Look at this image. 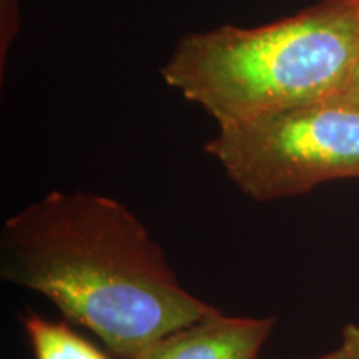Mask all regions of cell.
Segmentation results:
<instances>
[{
  "label": "cell",
  "instance_id": "ba28073f",
  "mask_svg": "<svg viewBox=\"0 0 359 359\" xmlns=\"http://www.w3.org/2000/svg\"><path fill=\"white\" fill-rule=\"evenodd\" d=\"M341 346L351 354L354 359H359V325H348L341 334Z\"/></svg>",
  "mask_w": 359,
  "mask_h": 359
},
{
  "label": "cell",
  "instance_id": "277c9868",
  "mask_svg": "<svg viewBox=\"0 0 359 359\" xmlns=\"http://www.w3.org/2000/svg\"><path fill=\"white\" fill-rule=\"evenodd\" d=\"M275 325L273 316H226L217 311L172 331L133 359H262Z\"/></svg>",
  "mask_w": 359,
  "mask_h": 359
},
{
  "label": "cell",
  "instance_id": "52a82bcc",
  "mask_svg": "<svg viewBox=\"0 0 359 359\" xmlns=\"http://www.w3.org/2000/svg\"><path fill=\"white\" fill-rule=\"evenodd\" d=\"M338 100L353 103V105L359 107V53L356 58V64H354V69L351 72V77H349L346 87H344L343 92L339 93V97H336Z\"/></svg>",
  "mask_w": 359,
  "mask_h": 359
},
{
  "label": "cell",
  "instance_id": "8992f818",
  "mask_svg": "<svg viewBox=\"0 0 359 359\" xmlns=\"http://www.w3.org/2000/svg\"><path fill=\"white\" fill-rule=\"evenodd\" d=\"M20 32V0H0V69H6L13 40Z\"/></svg>",
  "mask_w": 359,
  "mask_h": 359
},
{
  "label": "cell",
  "instance_id": "6da1fadb",
  "mask_svg": "<svg viewBox=\"0 0 359 359\" xmlns=\"http://www.w3.org/2000/svg\"><path fill=\"white\" fill-rule=\"evenodd\" d=\"M0 276L43 294L120 359L218 311L183 288L127 206L90 191H50L8 217Z\"/></svg>",
  "mask_w": 359,
  "mask_h": 359
},
{
  "label": "cell",
  "instance_id": "7a4b0ae2",
  "mask_svg": "<svg viewBox=\"0 0 359 359\" xmlns=\"http://www.w3.org/2000/svg\"><path fill=\"white\" fill-rule=\"evenodd\" d=\"M358 53L359 0H320L271 24L188 34L161 77L224 127L333 100Z\"/></svg>",
  "mask_w": 359,
  "mask_h": 359
},
{
  "label": "cell",
  "instance_id": "9c48e42d",
  "mask_svg": "<svg viewBox=\"0 0 359 359\" xmlns=\"http://www.w3.org/2000/svg\"><path fill=\"white\" fill-rule=\"evenodd\" d=\"M320 359H354V358L346 351V349H344V348L339 344L338 348L333 349V351L326 353L325 356H321Z\"/></svg>",
  "mask_w": 359,
  "mask_h": 359
},
{
  "label": "cell",
  "instance_id": "3957f363",
  "mask_svg": "<svg viewBox=\"0 0 359 359\" xmlns=\"http://www.w3.org/2000/svg\"><path fill=\"white\" fill-rule=\"evenodd\" d=\"M205 151L248 198H293L359 178V107L333 98L224 125Z\"/></svg>",
  "mask_w": 359,
  "mask_h": 359
},
{
  "label": "cell",
  "instance_id": "5b68a950",
  "mask_svg": "<svg viewBox=\"0 0 359 359\" xmlns=\"http://www.w3.org/2000/svg\"><path fill=\"white\" fill-rule=\"evenodd\" d=\"M22 320L35 359H109L65 323L48 321L37 313L27 314Z\"/></svg>",
  "mask_w": 359,
  "mask_h": 359
}]
</instances>
